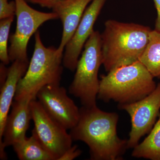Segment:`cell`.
<instances>
[{"mask_svg": "<svg viewBox=\"0 0 160 160\" xmlns=\"http://www.w3.org/2000/svg\"><path fill=\"white\" fill-rule=\"evenodd\" d=\"M79 120L70 129L72 138L88 146L93 160H121L128 149L127 140L118 135L119 115L101 110L97 106H82Z\"/></svg>", "mask_w": 160, "mask_h": 160, "instance_id": "6da1fadb", "label": "cell"}, {"mask_svg": "<svg viewBox=\"0 0 160 160\" xmlns=\"http://www.w3.org/2000/svg\"><path fill=\"white\" fill-rule=\"evenodd\" d=\"M150 27L109 19L101 33L102 65L107 72L139 61L149 42Z\"/></svg>", "mask_w": 160, "mask_h": 160, "instance_id": "7a4b0ae2", "label": "cell"}, {"mask_svg": "<svg viewBox=\"0 0 160 160\" xmlns=\"http://www.w3.org/2000/svg\"><path fill=\"white\" fill-rule=\"evenodd\" d=\"M154 78L139 61L121 66L101 77L98 98L118 105L138 102L156 89Z\"/></svg>", "mask_w": 160, "mask_h": 160, "instance_id": "3957f363", "label": "cell"}, {"mask_svg": "<svg viewBox=\"0 0 160 160\" xmlns=\"http://www.w3.org/2000/svg\"><path fill=\"white\" fill-rule=\"evenodd\" d=\"M34 39L32 57L27 71L18 84L14 100L36 99L38 92L44 86L60 84L64 53L53 46H45L39 31L35 33Z\"/></svg>", "mask_w": 160, "mask_h": 160, "instance_id": "277c9868", "label": "cell"}, {"mask_svg": "<svg viewBox=\"0 0 160 160\" xmlns=\"http://www.w3.org/2000/svg\"><path fill=\"white\" fill-rule=\"evenodd\" d=\"M102 65L101 33L93 32L85 44L69 88V93L80 100L82 106H96L100 86L99 70Z\"/></svg>", "mask_w": 160, "mask_h": 160, "instance_id": "5b68a950", "label": "cell"}, {"mask_svg": "<svg viewBox=\"0 0 160 160\" xmlns=\"http://www.w3.org/2000/svg\"><path fill=\"white\" fill-rule=\"evenodd\" d=\"M16 6V27L9 37V55L10 62L29 61L27 48L29 40L44 23L58 19L53 12H46L35 9L25 0H14Z\"/></svg>", "mask_w": 160, "mask_h": 160, "instance_id": "8992f818", "label": "cell"}, {"mask_svg": "<svg viewBox=\"0 0 160 160\" xmlns=\"http://www.w3.org/2000/svg\"><path fill=\"white\" fill-rule=\"evenodd\" d=\"M30 108L34 125L32 134L54 160H58L72 146L73 140L70 133L46 112L36 99L32 100Z\"/></svg>", "mask_w": 160, "mask_h": 160, "instance_id": "52a82bcc", "label": "cell"}, {"mask_svg": "<svg viewBox=\"0 0 160 160\" xmlns=\"http://www.w3.org/2000/svg\"><path fill=\"white\" fill-rule=\"evenodd\" d=\"M118 108L126 112L131 118L127 146L128 149H133L154 126L160 110V83L146 97L135 102L118 105Z\"/></svg>", "mask_w": 160, "mask_h": 160, "instance_id": "ba28073f", "label": "cell"}, {"mask_svg": "<svg viewBox=\"0 0 160 160\" xmlns=\"http://www.w3.org/2000/svg\"><path fill=\"white\" fill-rule=\"evenodd\" d=\"M36 98L46 112L67 130L77 124L80 109L60 84L44 86L38 92Z\"/></svg>", "mask_w": 160, "mask_h": 160, "instance_id": "9c48e42d", "label": "cell"}, {"mask_svg": "<svg viewBox=\"0 0 160 160\" xmlns=\"http://www.w3.org/2000/svg\"><path fill=\"white\" fill-rule=\"evenodd\" d=\"M107 1L92 0L85 10L76 30L64 50L63 65L68 70L75 71L85 44L94 31L95 23Z\"/></svg>", "mask_w": 160, "mask_h": 160, "instance_id": "30bf717a", "label": "cell"}, {"mask_svg": "<svg viewBox=\"0 0 160 160\" xmlns=\"http://www.w3.org/2000/svg\"><path fill=\"white\" fill-rule=\"evenodd\" d=\"M31 98L14 100L12 105L11 112L6 119L2 138L0 140V158L7 159L5 148L12 146L15 143L26 137L32 120L30 102Z\"/></svg>", "mask_w": 160, "mask_h": 160, "instance_id": "8fae6325", "label": "cell"}, {"mask_svg": "<svg viewBox=\"0 0 160 160\" xmlns=\"http://www.w3.org/2000/svg\"><path fill=\"white\" fill-rule=\"evenodd\" d=\"M92 0H63L52 8L62 25V33L58 51L64 53L65 47L76 30L83 15Z\"/></svg>", "mask_w": 160, "mask_h": 160, "instance_id": "7c38bea8", "label": "cell"}, {"mask_svg": "<svg viewBox=\"0 0 160 160\" xmlns=\"http://www.w3.org/2000/svg\"><path fill=\"white\" fill-rule=\"evenodd\" d=\"M29 62V61L20 60L12 62V64L9 68L8 76L6 82L1 87L0 140L2 138L6 119L14 99L18 84L27 71Z\"/></svg>", "mask_w": 160, "mask_h": 160, "instance_id": "4fadbf2b", "label": "cell"}, {"mask_svg": "<svg viewBox=\"0 0 160 160\" xmlns=\"http://www.w3.org/2000/svg\"><path fill=\"white\" fill-rule=\"evenodd\" d=\"M12 146L20 160H54L32 134L30 137H26L18 141Z\"/></svg>", "mask_w": 160, "mask_h": 160, "instance_id": "5bb4252c", "label": "cell"}, {"mask_svg": "<svg viewBox=\"0 0 160 160\" xmlns=\"http://www.w3.org/2000/svg\"><path fill=\"white\" fill-rule=\"evenodd\" d=\"M132 156L137 158L160 160V114L149 135L133 148Z\"/></svg>", "mask_w": 160, "mask_h": 160, "instance_id": "9a60e30c", "label": "cell"}, {"mask_svg": "<svg viewBox=\"0 0 160 160\" xmlns=\"http://www.w3.org/2000/svg\"><path fill=\"white\" fill-rule=\"evenodd\" d=\"M139 61L153 77L160 79V32L152 30L149 42Z\"/></svg>", "mask_w": 160, "mask_h": 160, "instance_id": "2e32d148", "label": "cell"}, {"mask_svg": "<svg viewBox=\"0 0 160 160\" xmlns=\"http://www.w3.org/2000/svg\"><path fill=\"white\" fill-rule=\"evenodd\" d=\"M14 16L0 20V60L6 65L10 63L9 55L8 42L9 32Z\"/></svg>", "mask_w": 160, "mask_h": 160, "instance_id": "e0dca14e", "label": "cell"}, {"mask_svg": "<svg viewBox=\"0 0 160 160\" xmlns=\"http://www.w3.org/2000/svg\"><path fill=\"white\" fill-rule=\"evenodd\" d=\"M16 6L15 1L0 0V20L15 15Z\"/></svg>", "mask_w": 160, "mask_h": 160, "instance_id": "ac0fdd59", "label": "cell"}, {"mask_svg": "<svg viewBox=\"0 0 160 160\" xmlns=\"http://www.w3.org/2000/svg\"><path fill=\"white\" fill-rule=\"evenodd\" d=\"M82 150L79 149L77 145L72 146L67 149L58 160H72L79 157L82 154Z\"/></svg>", "mask_w": 160, "mask_h": 160, "instance_id": "d6986e66", "label": "cell"}, {"mask_svg": "<svg viewBox=\"0 0 160 160\" xmlns=\"http://www.w3.org/2000/svg\"><path fill=\"white\" fill-rule=\"evenodd\" d=\"M63 0H29V2L39 5L43 8L52 9L58 3Z\"/></svg>", "mask_w": 160, "mask_h": 160, "instance_id": "ffe728a7", "label": "cell"}, {"mask_svg": "<svg viewBox=\"0 0 160 160\" xmlns=\"http://www.w3.org/2000/svg\"><path fill=\"white\" fill-rule=\"evenodd\" d=\"M6 65L1 62L0 64V86H2L6 82L8 76L9 68L6 67Z\"/></svg>", "mask_w": 160, "mask_h": 160, "instance_id": "44dd1931", "label": "cell"}, {"mask_svg": "<svg viewBox=\"0 0 160 160\" xmlns=\"http://www.w3.org/2000/svg\"><path fill=\"white\" fill-rule=\"evenodd\" d=\"M157 12V17L155 21L154 30L160 32V0H153Z\"/></svg>", "mask_w": 160, "mask_h": 160, "instance_id": "7402d4cb", "label": "cell"}, {"mask_svg": "<svg viewBox=\"0 0 160 160\" xmlns=\"http://www.w3.org/2000/svg\"><path fill=\"white\" fill-rule=\"evenodd\" d=\"M25 1H26V2H29V0H25Z\"/></svg>", "mask_w": 160, "mask_h": 160, "instance_id": "603a6c76", "label": "cell"}]
</instances>
